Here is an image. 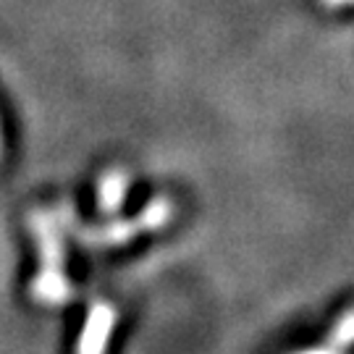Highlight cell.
<instances>
[{
    "label": "cell",
    "mask_w": 354,
    "mask_h": 354,
    "mask_svg": "<svg viewBox=\"0 0 354 354\" xmlns=\"http://www.w3.org/2000/svg\"><path fill=\"white\" fill-rule=\"evenodd\" d=\"M29 228L37 239L39 250V273L32 279L29 294L39 304L58 307L71 299V283L66 279V250H64V234L58 226V218L50 210H32L29 213Z\"/></svg>",
    "instance_id": "1"
},
{
    "label": "cell",
    "mask_w": 354,
    "mask_h": 354,
    "mask_svg": "<svg viewBox=\"0 0 354 354\" xmlns=\"http://www.w3.org/2000/svg\"><path fill=\"white\" fill-rule=\"evenodd\" d=\"M174 203L168 197H152L150 203L145 205V210L134 218H124V221H108L102 226H76L71 228L79 236V244L87 250H113V247H124L134 236L140 234H152L160 231L171 223L174 218Z\"/></svg>",
    "instance_id": "2"
},
{
    "label": "cell",
    "mask_w": 354,
    "mask_h": 354,
    "mask_svg": "<svg viewBox=\"0 0 354 354\" xmlns=\"http://www.w3.org/2000/svg\"><path fill=\"white\" fill-rule=\"evenodd\" d=\"M115 326V310L111 302H95L89 307L84 328L79 336V346L76 354H105L108 349V339L113 333Z\"/></svg>",
    "instance_id": "3"
},
{
    "label": "cell",
    "mask_w": 354,
    "mask_h": 354,
    "mask_svg": "<svg viewBox=\"0 0 354 354\" xmlns=\"http://www.w3.org/2000/svg\"><path fill=\"white\" fill-rule=\"evenodd\" d=\"M131 178L124 168H111L105 171L97 181V210L102 215H115L121 207H124V200H127V192Z\"/></svg>",
    "instance_id": "4"
},
{
    "label": "cell",
    "mask_w": 354,
    "mask_h": 354,
    "mask_svg": "<svg viewBox=\"0 0 354 354\" xmlns=\"http://www.w3.org/2000/svg\"><path fill=\"white\" fill-rule=\"evenodd\" d=\"M354 342V310H349L346 315L339 320V326L330 333V349H344Z\"/></svg>",
    "instance_id": "5"
},
{
    "label": "cell",
    "mask_w": 354,
    "mask_h": 354,
    "mask_svg": "<svg viewBox=\"0 0 354 354\" xmlns=\"http://www.w3.org/2000/svg\"><path fill=\"white\" fill-rule=\"evenodd\" d=\"M299 354H336V349H310V352H299Z\"/></svg>",
    "instance_id": "6"
},
{
    "label": "cell",
    "mask_w": 354,
    "mask_h": 354,
    "mask_svg": "<svg viewBox=\"0 0 354 354\" xmlns=\"http://www.w3.org/2000/svg\"><path fill=\"white\" fill-rule=\"evenodd\" d=\"M326 6H346V3H354V0H323Z\"/></svg>",
    "instance_id": "7"
},
{
    "label": "cell",
    "mask_w": 354,
    "mask_h": 354,
    "mask_svg": "<svg viewBox=\"0 0 354 354\" xmlns=\"http://www.w3.org/2000/svg\"><path fill=\"white\" fill-rule=\"evenodd\" d=\"M0 152H3V137H0Z\"/></svg>",
    "instance_id": "8"
}]
</instances>
